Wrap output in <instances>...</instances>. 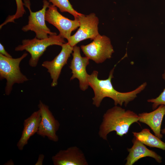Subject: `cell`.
<instances>
[{
  "instance_id": "6da1fadb",
  "label": "cell",
  "mask_w": 165,
  "mask_h": 165,
  "mask_svg": "<svg viewBox=\"0 0 165 165\" xmlns=\"http://www.w3.org/2000/svg\"><path fill=\"white\" fill-rule=\"evenodd\" d=\"M114 68L110 71L108 79H100L98 78V72L94 71L91 74H88L87 80L89 85L93 89L94 96L92 98L93 104L97 107H100L103 99L108 97L112 99L115 105L123 104L126 106L134 100L137 95L144 90L147 85L146 82L143 83L135 89L127 92H121L115 90L111 82Z\"/></svg>"
},
{
  "instance_id": "7a4b0ae2",
  "label": "cell",
  "mask_w": 165,
  "mask_h": 165,
  "mask_svg": "<svg viewBox=\"0 0 165 165\" xmlns=\"http://www.w3.org/2000/svg\"><path fill=\"white\" fill-rule=\"evenodd\" d=\"M138 115L130 110H126L121 106L115 105L104 113L100 126L98 134L103 140H107L108 135L115 131L121 137L126 134L130 126L139 121Z\"/></svg>"
},
{
  "instance_id": "3957f363",
  "label": "cell",
  "mask_w": 165,
  "mask_h": 165,
  "mask_svg": "<svg viewBox=\"0 0 165 165\" xmlns=\"http://www.w3.org/2000/svg\"><path fill=\"white\" fill-rule=\"evenodd\" d=\"M28 55L24 53L17 58L8 57L0 54V79L6 80L5 94L9 95L15 83H22L28 79L21 72L20 64L21 61Z\"/></svg>"
},
{
  "instance_id": "277c9868",
  "label": "cell",
  "mask_w": 165,
  "mask_h": 165,
  "mask_svg": "<svg viewBox=\"0 0 165 165\" xmlns=\"http://www.w3.org/2000/svg\"><path fill=\"white\" fill-rule=\"evenodd\" d=\"M22 44L16 47V51L25 50L30 54L29 64L31 67L36 66L40 57L49 46L57 45L61 46L65 43L64 38L59 35H49L46 38L38 39L35 37L31 39H24Z\"/></svg>"
},
{
  "instance_id": "5b68a950",
  "label": "cell",
  "mask_w": 165,
  "mask_h": 165,
  "mask_svg": "<svg viewBox=\"0 0 165 165\" xmlns=\"http://www.w3.org/2000/svg\"><path fill=\"white\" fill-rule=\"evenodd\" d=\"M43 3L42 8L41 10L33 12L31 9L29 0H24V5L28 9L30 15L28 24L23 26L22 30L24 32L29 31H34L35 34V37L38 39L46 38L49 35H57L56 33L51 31L45 22V13L50 5L49 2L46 0H44Z\"/></svg>"
},
{
  "instance_id": "8992f818",
  "label": "cell",
  "mask_w": 165,
  "mask_h": 165,
  "mask_svg": "<svg viewBox=\"0 0 165 165\" xmlns=\"http://www.w3.org/2000/svg\"><path fill=\"white\" fill-rule=\"evenodd\" d=\"M81 48L86 57L97 64L110 58L114 52L110 39L100 34L90 43L81 45Z\"/></svg>"
},
{
  "instance_id": "52a82bcc",
  "label": "cell",
  "mask_w": 165,
  "mask_h": 165,
  "mask_svg": "<svg viewBox=\"0 0 165 165\" xmlns=\"http://www.w3.org/2000/svg\"><path fill=\"white\" fill-rule=\"evenodd\" d=\"M78 18L79 27L68 40V42L73 47L84 40L89 38L93 40L100 34L98 27L99 19L95 13H91L88 15L82 14Z\"/></svg>"
},
{
  "instance_id": "ba28073f",
  "label": "cell",
  "mask_w": 165,
  "mask_h": 165,
  "mask_svg": "<svg viewBox=\"0 0 165 165\" xmlns=\"http://www.w3.org/2000/svg\"><path fill=\"white\" fill-rule=\"evenodd\" d=\"M45 13V20L55 27L59 31V35L68 40L72 32L79 26L77 18L71 20L61 14L57 7L53 4L49 5Z\"/></svg>"
},
{
  "instance_id": "9c48e42d",
  "label": "cell",
  "mask_w": 165,
  "mask_h": 165,
  "mask_svg": "<svg viewBox=\"0 0 165 165\" xmlns=\"http://www.w3.org/2000/svg\"><path fill=\"white\" fill-rule=\"evenodd\" d=\"M38 107L41 113V119L37 134L43 138L46 137L54 142L58 141L59 138L56 133L60 126L59 122L55 118L48 106L40 100Z\"/></svg>"
},
{
  "instance_id": "30bf717a",
  "label": "cell",
  "mask_w": 165,
  "mask_h": 165,
  "mask_svg": "<svg viewBox=\"0 0 165 165\" xmlns=\"http://www.w3.org/2000/svg\"><path fill=\"white\" fill-rule=\"evenodd\" d=\"M59 54L52 60L45 61L42 66L46 68L52 80L51 86L54 87L58 84V80L63 67L67 64L69 58L73 51V47L68 42L63 43Z\"/></svg>"
},
{
  "instance_id": "8fae6325",
  "label": "cell",
  "mask_w": 165,
  "mask_h": 165,
  "mask_svg": "<svg viewBox=\"0 0 165 165\" xmlns=\"http://www.w3.org/2000/svg\"><path fill=\"white\" fill-rule=\"evenodd\" d=\"M73 58L69 66L72 74L70 80L75 78L78 79L80 88L82 91H85L89 86L86 67L89 64L90 59L86 57L81 56L80 47L76 45L73 47Z\"/></svg>"
},
{
  "instance_id": "7c38bea8",
  "label": "cell",
  "mask_w": 165,
  "mask_h": 165,
  "mask_svg": "<svg viewBox=\"0 0 165 165\" xmlns=\"http://www.w3.org/2000/svg\"><path fill=\"white\" fill-rule=\"evenodd\" d=\"M54 165H88L85 155L77 147L59 151L52 157Z\"/></svg>"
},
{
  "instance_id": "4fadbf2b",
  "label": "cell",
  "mask_w": 165,
  "mask_h": 165,
  "mask_svg": "<svg viewBox=\"0 0 165 165\" xmlns=\"http://www.w3.org/2000/svg\"><path fill=\"white\" fill-rule=\"evenodd\" d=\"M133 145L127 148L129 153L126 159L125 165H132L141 158L149 157L154 158L158 163L162 162V157L155 152L149 149L145 146L134 137L132 140Z\"/></svg>"
},
{
  "instance_id": "5bb4252c",
  "label": "cell",
  "mask_w": 165,
  "mask_h": 165,
  "mask_svg": "<svg viewBox=\"0 0 165 165\" xmlns=\"http://www.w3.org/2000/svg\"><path fill=\"white\" fill-rule=\"evenodd\" d=\"M139 121L148 125L154 135L162 139L163 135L161 133V127L163 119L165 115V106L160 105L153 111L139 114Z\"/></svg>"
},
{
  "instance_id": "9a60e30c",
  "label": "cell",
  "mask_w": 165,
  "mask_h": 165,
  "mask_svg": "<svg viewBox=\"0 0 165 165\" xmlns=\"http://www.w3.org/2000/svg\"><path fill=\"white\" fill-rule=\"evenodd\" d=\"M41 119V113L39 109L24 120L22 135L16 145L18 149L22 150L28 143L30 137L37 133Z\"/></svg>"
},
{
  "instance_id": "2e32d148",
  "label": "cell",
  "mask_w": 165,
  "mask_h": 165,
  "mask_svg": "<svg viewBox=\"0 0 165 165\" xmlns=\"http://www.w3.org/2000/svg\"><path fill=\"white\" fill-rule=\"evenodd\" d=\"M134 136L144 144L150 147L157 148L165 151V142L155 135L148 129H143L139 132H132Z\"/></svg>"
},
{
  "instance_id": "e0dca14e",
  "label": "cell",
  "mask_w": 165,
  "mask_h": 165,
  "mask_svg": "<svg viewBox=\"0 0 165 165\" xmlns=\"http://www.w3.org/2000/svg\"><path fill=\"white\" fill-rule=\"evenodd\" d=\"M49 2L58 7L61 12H68L72 15L75 18H77L82 14L74 9L69 0H49Z\"/></svg>"
},
{
  "instance_id": "ac0fdd59",
  "label": "cell",
  "mask_w": 165,
  "mask_h": 165,
  "mask_svg": "<svg viewBox=\"0 0 165 165\" xmlns=\"http://www.w3.org/2000/svg\"><path fill=\"white\" fill-rule=\"evenodd\" d=\"M16 5V10L15 13L13 15L9 16L5 21L0 25L2 28L4 25L9 22H14V20L22 17L25 13L24 8V3L22 0H15Z\"/></svg>"
},
{
  "instance_id": "d6986e66",
  "label": "cell",
  "mask_w": 165,
  "mask_h": 165,
  "mask_svg": "<svg viewBox=\"0 0 165 165\" xmlns=\"http://www.w3.org/2000/svg\"><path fill=\"white\" fill-rule=\"evenodd\" d=\"M162 78L165 80V70L162 74ZM147 101L152 103V108L153 110L156 109L160 105L165 106V88L158 97L155 98L148 99Z\"/></svg>"
},
{
  "instance_id": "ffe728a7",
  "label": "cell",
  "mask_w": 165,
  "mask_h": 165,
  "mask_svg": "<svg viewBox=\"0 0 165 165\" xmlns=\"http://www.w3.org/2000/svg\"><path fill=\"white\" fill-rule=\"evenodd\" d=\"M0 54L8 57H12V56L6 51L4 46L1 43H0Z\"/></svg>"
},
{
  "instance_id": "44dd1931",
  "label": "cell",
  "mask_w": 165,
  "mask_h": 165,
  "mask_svg": "<svg viewBox=\"0 0 165 165\" xmlns=\"http://www.w3.org/2000/svg\"><path fill=\"white\" fill-rule=\"evenodd\" d=\"M44 158V156L43 154H40L39 155L38 160L35 165H42L43 164V162Z\"/></svg>"
},
{
  "instance_id": "7402d4cb",
  "label": "cell",
  "mask_w": 165,
  "mask_h": 165,
  "mask_svg": "<svg viewBox=\"0 0 165 165\" xmlns=\"http://www.w3.org/2000/svg\"><path fill=\"white\" fill-rule=\"evenodd\" d=\"M6 165H13L14 163L12 160H10L6 163Z\"/></svg>"
},
{
  "instance_id": "603a6c76",
  "label": "cell",
  "mask_w": 165,
  "mask_h": 165,
  "mask_svg": "<svg viewBox=\"0 0 165 165\" xmlns=\"http://www.w3.org/2000/svg\"><path fill=\"white\" fill-rule=\"evenodd\" d=\"M161 133L165 135V127L161 130Z\"/></svg>"
}]
</instances>
